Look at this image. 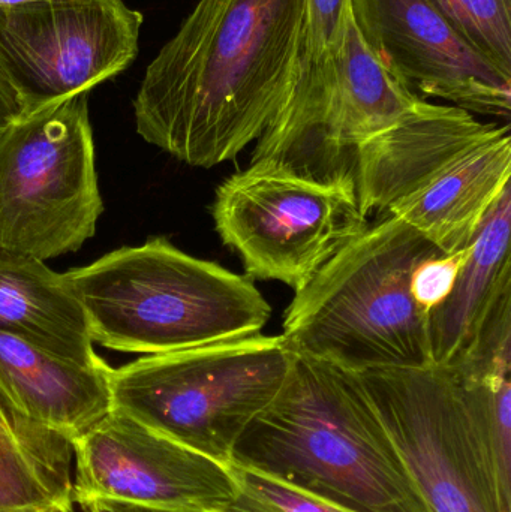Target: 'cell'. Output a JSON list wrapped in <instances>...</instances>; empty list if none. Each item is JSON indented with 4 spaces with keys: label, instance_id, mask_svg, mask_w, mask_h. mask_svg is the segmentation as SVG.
Returning <instances> with one entry per match:
<instances>
[{
    "label": "cell",
    "instance_id": "603a6c76",
    "mask_svg": "<svg viewBox=\"0 0 511 512\" xmlns=\"http://www.w3.org/2000/svg\"><path fill=\"white\" fill-rule=\"evenodd\" d=\"M84 512H215L203 510H174V508H150L140 505L123 504V502L108 501V499H87L78 502Z\"/></svg>",
    "mask_w": 511,
    "mask_h": 512
},
{
    "label": "cell",
    "instance_id": "d6986e66",
    "mask_svg": "<svg viewBox=\"0 0 511 512\" xmlns=\"http://www.w3.org/2000/svg\"><path fill=\"white\" fill-rule=\"evenodd\" d=\"M453 29L511 78V0H434Z\"/></svg>",
    "mask_w": 511,
    "mask_h": 512
},
{
    "label": "cell",
    "instance_id": "7a4b0ae2",
    "mask_svg": "<svg viewBox=\"0 0 511 512\" xmlns=\"http://www.w3.org/2000/svg\"><path fill=\"white\" fill-rule=\"evenodd\" d=\"M230 466L351 512H428L357 373L302 355Z\"/></svg>",
    "mask_w": 511,
    "mask_h": 512
},
{
    "label": "cell",
    "instance_id": "7c38bea8",
    "mask_svg": "<svg viewBox=\"0 0 511 512\" xmlns=\"http://www.w3.org/2000/svg\"><path fill=\"white\" fill-rule=\"evenodd\" d=\"M74 502L108 499L221 512L236 493L230 466L111 411L72 442Z\"/></svg>",
    "mask_w": 511,
    "mask_h": 512
},
{
    "label": "cell",
    "instance_id": "9c48e42d",
    "mask_svg": "<svg viewBox=\"0 0 511 512\" xmlns=\"http://www.w3.org/2000/svg\"><path fill=\"white\" fill-rule=\"evenodd\" d=\"M143 14L123 0H32L0 6V74L23 116L125 71L138 54Z\"/></svg>",
    "mask_w": 511,
    "mask_h": 512
},
{
    "label": "cell",
    "instance_id": "2e32d148",
    "mask_svg": "<svg viewBox=\"0 0 511 512\" xmlns=\"http://www.w3.org/2000/svg\"><path fill=\"white\" fill-rule=\"evenodd\" d=\"M0 333L75 363H105L65 276L33 256L0 251Z\"/></svg>",
    "mask_w": 511,
    "mask_h": 512
},
{
    "label": "cell",
    "instance_id": "7402d4cb",
    "mask_svg": "<svg viewBox=\"0 0 511 512\" xmlns=\"http://www.w3.org/2000/svg\"><path fill=\"white\" fill-rule=\"evenodd\" d=\"M470 251L471 246L453 254L431 256L417 264L411 276V295L423 310L429 313L449 297Z\"/></svg>",
    "mask_w": 511,
    "mask_h": 512
},
{
    "label": "cell",
    "instance_id": "6da1fadb",
    "mask_svg": "<svg viewBox=\"0 0 511 512\" xmlns=\"http://www.w3.org/2000/svg\"><path fill=\"white\" fill-rule=\"evenodd\" d=\"M303 33L305 0H200L147 66L138 134L191 167L236 158L287 99Z\"/></svg>",
    "mask_w": 511,
    "mask_h": 512
},
{
    "label": "cell",
    "instance_id": "3957f363",
    "mask_svg": "<svg viewBox=\"0 0 511 512\" xmlns=\"http://www.w3.org/2000/svg\"><path fill=\"white\" fill-rule=\"evenodd\" d=\"M510 177L507 123L420 99L360 146L354 188L366 218L395 216L453 254L473 245Z\"/></svg>",
    "mask_w": 511,
    "mask_h": 512
},
{
    "label": "cell",
    "instance_id": "8fae6325",
    "mask_svg": "<svg viewBox=\"0 0 511 512\" xmlns=\"http://www.w3.org/2000/svg\"><path fill=\"white\" fill-rule=\"evenodd\" d=\"M363 38L350 11L335 53L305 68L291 95V152L297 171L317 182H353L365 141L420 101Z\"/></svg>",
    "mask_w": 511,
    "mask_h": 512
},
{
    "label": "cell",
    "instance_id": "9a60e30c",
    "mask_svg": "<svg viewBox=\"0 0 511 512\" xmlns=\"http://www.w3.org/2000/svg\"><path fill=\"white\" fill-rule=\"evenodd\" d=\"M511 185L480 225L449 297L429 312L434 366L453 367L476 346L492 316L511 303Z\"/></svg>",
    "mask_w": 511,
    "mask_h": 512
},
{
    "label": "cell",
    "instance_id": "5b68a950",
    "mask_svg": "<svg viewBox=\"0 0 511 512\" xmlns=\"http://www.w3.org/2000/svg\"><path fill=\"white\" fill-rule=\"evenodd\" d=\"M444 254L395 216L342 248L285 310L294 354L350 372L431 366L429 313L411 295L423 259Z\"/></svg>",
    "mask_w": 511,
    "mask_h": 512
},
{
    "label": "cell",
    "instance_id": "cb8c5ba5",
    "mask_svg": "<svg viewBox=\"0 0 511 512\" xmlns=\"http://www.w3.org/2000/svg\"><path fill=\"white\" fill-rule=\"evenodd\" d=\"M23 116V108L15 95L14 89L0 74V135Z\"/></svg>",
    "mask_w": 511,
    "mask_h": 512
},
{
    "label": "cell",
    "instance_id": "5bb4252c",
    "mask_svg": "<svg viewBox=\"0 0 511 512\" xmlns=\"http://www.w3.org/2000/svg\"><path fill=\"white\" fill-rule=\"evenodd\" d=\"M111 369L42 351L0 333V390L27 418L72 442L113 411Z\"/></svg>",
    "mask_w": 511,
    "mask_h": 512
},
{
    "label": "cell",
    "instance_id": "ac0fdd59",
    "mask_svg": "<svg viewBox=\"0 0 511 512\" xmlns=\"http://www.w3.org/2000/svg\"><path fill=\"white\" fill-rule=\"evenodd\" d=\"M500 512H511V369L455 372Z\"/></svg>",
    "mask_w": 511,
    "mask_h": 512
},
{
    "label": "cell",
    "instance_id": "484cf974",
    "mask_svg": "<svg viewBox=\"0 0 511 512\" xmlns=\"http://www.w3.org/2000/svg\"><path fill=\"white\" fill-rule=\"evenodd\" d=\"M48 512H60V511H48Z\"/></svg>",
    "mask_w": 511,
    "mask_h": 512
},
{
    "label": "cell",
    "instance_id": "ba28073f",
    "mask_svg": "<svg viewBox=\"0 0 511 512\" xmlns=\"http://www.w3.org/2000/svg\"><path fill=\"white\" fill-rule=\"evenodd\" d=\"M212 215L249 277L294 291L369 225L353 182H317L255 164L221 183Z\"/></svg>",
    "mask_w": 511,
    "mask_h": 512
},
{
    "label": "cell",
    "instance_id": "277c9868",
    "mask_svg": "<svg viewBox=\"0 0 511 512\" xmlns=\"http://www.w3.org/2000/svg\"><path fill=\"white\" fill-rule=\"evenodd\" d=\"M93 342L126 354L185 351L261 333L272 307L252 277L195 258L162 237L63 273Z\"/></svg>",
    "mask_w": 511,
    "mask_h": 512
},
{
    "label": "cell",
    "instance_id": "8992f818",
    "mask_svg": "<svg viewBox=\"0 0 511 512\" xmlns=\"http://www.w3.org/2000/svg\"><path fill=\"white\" fill-rule=\"evenodd\" d=\"M296 354L282 334L258 333L111 372L113 409L230 466L234 445L287 381Z\"/></svg>",
    "mask_w": 511,
    "mask_h": 512
},
{
    "label": "cell",
    "instance_id": "30bf717a",
    "mask_svg": "<svg viewBox=\"0 0 511 512\" xmlns=\"http://www.w3.org/2000/svg\"><path fill=\"white\" fill-rule=\"evenodd\" d=\"M428 512H500L455 376L446 367L357 373Z\"/></svg>",
    "mask_w": 511,
    "mask_h": 512
},
{
    "label": "cell",
    "instance_id": "e0dca14e",
    "mask_svg": "<svg viewBox=\"0 0 511 512\" xmlns=\"http://www.w3.org/2000/svg\"><path fill=\"white\" fill-rule=\"evenodd\" d=\"M71 439L27 418L0 390V512H72Z\"/></svg>",
    "mask_w": 511,
    "mask_h": 512
},
{
    "label": "cell",
    "instance_id": "44dd1931",
    "mask_svg": "<svg viewBox=\"0 0 511 512\" xmlns=\"http://www.w3.org/2000/svg\"><path fill=\"white\" fill-rule=\"evenodd\" d=\"M351 0H305V33L302 62L323 66L338 47Z\"/></svg>",
    "mask_w": 511,
    "mask_h": 512
},
{
    "label": "cell",
    "instance_id": "ffe728a7",
    "mask_svg": "<svg viewBox=\"0 0 511 512\" xmlns=\"http://www.w3.org/2000/svg\"><path fill=\"white\" fill-rule=\"evenodd\" d=\"M230 468L236 493L221 512H351L258 472Z\"/></svg>",
    "mask_w": 511,
    "mask_h": 512
},
{
    "label": "cell",
    "instance_id": "4fadbf2b",
    "mask_svg": "<svg viewBox=\"0 0 511 512\" xmlns=\"http://www.w3.org/2000/svg\"><path fill=\"white\" fill-rule=\"evenodd\" d=\"M354 20L390 72L420 98L511 116V78L453 29L434 0H351Z\"/></svg>",
    "mask_w": 511,
    "mask_h": 512
},
{
    "label": "cell",
    "instance_id": "d4e9b609",
    "mask_svg": "<svg viewBox=\"0 0 511 512\" xmlns=\"http://www.w3.org/2000/svg\"><path fill=\"white\" fill-rule=\"evenodd\" d=\"M24 2H32V0H0V6L18 5Z\"/></svg>",
    "mask_w": 511,
    "mask_h": 512
},
{
    "label": "cell",
    "instance_id": "52a82bcc",
    "mask_svg": "<svg viewBox=\"0 0 511 512\" xmlns=\"http://www.w3.org/2000/svg\"><path fill=\"white\" fill-rule=\"evenodd\" d=\"M102 212L87 93L0 135V251L41 261L78 251Z\"/></svg>",
    "mask_w": 511,
    "mask_h": 512
}]
</instances>
